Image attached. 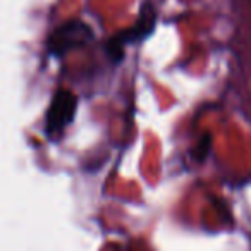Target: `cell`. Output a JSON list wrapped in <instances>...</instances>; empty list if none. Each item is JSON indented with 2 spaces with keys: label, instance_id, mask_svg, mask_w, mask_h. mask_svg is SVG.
<instances>
[{
  "label": "cell",
  "instance_id": "6da1fadb",
  "mask_svg": "<svg viewBox=\"0 0 251 251\" xmlns=\"http://www.w3.org/2000/svg\"><path fill=\"white\" fill-rule=\"evenodd\" d=\"M93 31L86 23L79 19H73L64 25H60L49 38V52L55 57H62L67 52L84 47L93 40Z\"/></svg>",
  "mask_w": 251,
  "mask_h": 251
},
{
  "label": "cell",
  "instance_id": "277c9868",
  "mask_svg": "<svg viewBox=\"0 0 251 251\" xmlns=\"http://www.w3.org/2000/svg\"><path fill=\"white\" fill-rule=\"evenodd\" d=\"M208 148H210V136L208 134H205V136L200 140L198 147H196V150H195L196 160H203V158L206 157V153H208Z\"/></svg>",
  "mask_w": 251,
  "mask_h": 251
},
{
  "label": "cell",
  "instance_id": "3957f363",
  "mask_svg": "<svg viewBox=\"0 0 251 251\" xmlns=\"http://www.w3.org/2000/svg\"><path fill=\"white\" fill-rule=\"evenodd\" d=\"M155 23H157V12L151 5H148L147 9H143L140 14V19L138 23L133 26V28L126 29V31L115 35L114 38L108 43V52H110L112 59L114 60H121L122 55H124V47L133 43L134 40L140 42V40H145L148 35L153 33Z\"/></svg>",
  "mask_w": 251,
  "mask_h": 251
},
{
  "label": "cell",
  "instance_id": "7a4b0ae2",
  "mask_svg": "<svg viewBox=\"0 0 251 251\" xmlns=\"http://www.w3.org/2000/svg\"><path fill=\"white\" fill-rule=\"evenodd\" d=\"M77 108V98L71 91L60 90L53 95L52 103L47 110L45 129L50 136H59L66 131L67 126L73 122Z\"/></svg>",
  "mask_w": 251,
  "mask_h": 251
}]
</instances>
